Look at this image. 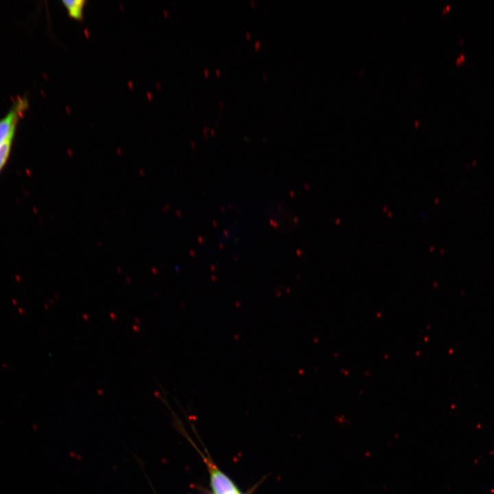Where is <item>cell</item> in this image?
<instances>
[{"mask_svg":"<svg viewBox=\"0 0 494 494\" xmlns=\"http://www.w3.org/2000/svg\"><path fill=\"white\" fill-rule=\"evenodd\" d=\"M27 106L26 99H18L7 115L0 120V149L7 142L14 141L17 124Z\"/></svg>","mask_w":494,"mask_h":494,"instance_id":"6da1fadb","label":"cell"},{"mask_svg":"<svg viewBox=\"0 0 494 494\" xmlns=\"http://www.w3.org/2000/svg\"><path fill=\"white\" fill-rule=\"evenodd\" d=\"M207 462L214 494H242L234 483L215 464L209 461Z\"/></svg>","mask_w":494,"mask_h":494,"instance_id":"7a4b0ae2","label":"cell"},{"mask_svg":"<svg viewBox=\"0 0 494 494\" xmlns=\"http://www.w3.org/2000/svg\"><path fill=\"white\" fill-rule=\"evenodd\" d=\"M62 5L66 9L68 15L76 21H82L84 16V10L86 1L84 0L62 1Z\"/></svg>","mask_w":494,"mask_h":494,"instance_id":"3957f363","label":"cell"},{"mask_svg":"<svg viewBox=\"0 0 494 494\" xmlns=\"http://www.w3.org/2000/svg\"><path fill=\"white\" fill-rule=\"evenodd\" d=\"M13 141L5 143L0 149V172L5 166L11 153Z\"/></svg>","mask_w":494,"mask_h":494,"instance_id":"277c9868","label":"cell"}]
</instances>
